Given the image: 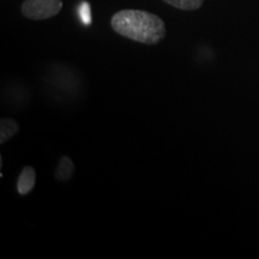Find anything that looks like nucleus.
<instances>
[{"instance_id": "1", "label": "nucleus", "mask_w": 259, "mask_h": 259, "mask_svg": "<svg viewBox=\"0 0 259 259\" xmlns=\"http://www.w3.org/2000/svg\"><path fill=\"white\" fill-rule=\"evenodd\" d=\"M111 25L116 34L144 45H157L166 36L163 19L143 10H121L113 15Z\"/></svg>"}, {"instance_id": "2", "label": "nucleus", "mask_w": 259, "mask_h": 259, "mask_svg": "<svg viewBox=\"0 0 259 259\" xmlns=\"http://www.w3.org/2000/svg\"><path fill=\"white\" fill-rule=\"evenodd\" d=\"M63 9V0H25L22 15L32 21H44L57 16Z\"/></svg>"}, {"instance_id": "3", "label": "nucleus", "mask_w": 259, "mask_h": 259, "mask_svg": "<svg viewBox=\"0 0 259 259\" xmlns=\"http://www.w3.org/2000/svg\"><path fill=\"white\" fill-rule=\"evenodd\" d=\"M36 183V171L30 166L24 167L19 174L17 180V191L21 196H25L31 192Z\"/></svg>"}, {"instance_id": "4", "label": "nucleus", "mask_w": 259, "mask_h": 259, "mask_svg": "<svg viewBox=\"0 0 259 259\" xmlns=\"http://www.w3.org/2000/svg\"><path fill=\"white\" fill-rule=\"evenodd\" d=\"M74 174V163L69 156H63L60 158L59 164H58L56 174V179L61 183L69 181Z\"/></svg>"}, {"instance_id": "5", "label": "nucleus", "mask_w": 259, "mask_h": 259, "mask_svg": "<svg viewBox=\"0 0 259 259\" xmlns=\"http://www.w3.org/2000/svg\"><path fill=\"white\" fill-rule=\"evenodd\" d=\"M19 126L14 119H3L0 121V144H5L10 139L17 135Z\"/></svg>"}, {"instance_id": "6", "label": "nucleus", "mask_w": 259, "mask_h": 259, "mask_svg": "<svg viewBox=\"0 0 259 259\" xmlns=\"http://www.w3.org/2000/svg\"><path fill=\"white\" fill-rule=\"evenodd\" d=\"M168 5L173 8L184 10V11H192L199 9L204 4V0H163Z\"/></svg>"}, {"instance_id": "7", "label": "nucleus", "mask_w": 259, "mask_h": 259, "mask_svg": "<svg viewBox=\"0 0 259 259\" xmlns=\"http://www.w3.org/2000/svg\"><path fill=\"white\" fill-rule=\"evenodd\" d=\"M79 15H80V19L84 24L89 25L93 22V17H92V9H90V5L87 2H83L79 6Z\"/></svg>"}]
</instances>
